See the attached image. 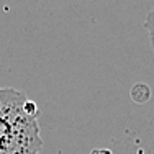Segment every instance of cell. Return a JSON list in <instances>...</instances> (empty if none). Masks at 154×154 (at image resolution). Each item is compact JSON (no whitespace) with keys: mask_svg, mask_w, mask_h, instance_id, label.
I'll return each mask as SVG.
<instances>
[{"mask_svg":"<svg viewBox=\"0 0 154 154\" xmlns=\"http://www.w3.org/2000/svg\"><path fill=\"white\" fill-rule=\"evenodd\" d=\"M144 28L148 30L149 45H151V49H152V54H154V7H152V10L149 12V15L144 21Z\"/></svg>","mask_w":154,"mask_h":154,"instance_id":"1","label":"cell"},{"mask_svg":"<svg viewBox=\"0 0 154 154\" xmlns=\"http://www.w3.org/2000/svg\"><path fill=\"white\" fill-rule=\"evenodd\" d=\"M3 92H5V89H0V102H2V97H3Z\"/></svg>","mask_w":154,"mask_h":154,"instance_id":"2","label":"cell"}]
</instances>
